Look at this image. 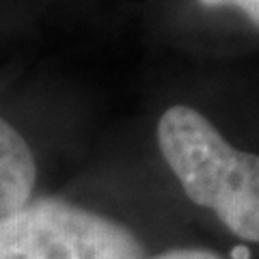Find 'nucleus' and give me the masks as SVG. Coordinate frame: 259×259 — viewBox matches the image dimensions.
<instances>
[{"mask_svg": "<svg viewBox=\"0 0 259 259\" xmlns=\"http://www.w3.org/2000/svg\"><path fill=\"white\" fill-rule=\"evenodd\" d=\"M158 143L192 203L209 207L242 240L259 242V156L227 143L188 106L160 117Z\"/></svg>", "mask_w": 259, "mask_h": 259, "instance_id": "1", "label": "nucleus"}, {"mask_svg": "<svg viewBox=\"0 0 259 259\" xmlns=\"http://www.w3.org/2000/svg\"><path fill=\"white\" fill-rule=\"evenodd\" d=\"M44 259H143L134 233L110 218L56 199L28 203Z\"/></svg>", "mask_w": 259, "mask_h": 259, "instance_id": "2", "label": "nucleus"}, {"mask_svg": "<svg viewBox=\"0 0 259 259\" xmlns=\"http://www.w3.org/2000/svg\"><path fill=\"white\" fill-rule=\"evenodd\" d=\"M37 166L28 143L11 123L0 119V223L30 203Z\"/></svg>", "mask_w": 259, "mask_h": 259, "instance_id": "3", "label": "nucleus"}, {"mask_svg": "<svg viewBox=\"0 0 259 259\" xmlns=\"http://www.w3.org/2000/svg\"><path fill=\"white\" fill-rule=\"evenodd\" d=\"M0 259H44L39 229L28 205L0 223Z\"/></svg>", "mask_w": 259, "mask_h": 259, "instance_id": "4", "label": "nucleus"}, {"mask_svg": "<svg viewBox=\"0 0 259 259\" xmlns=\"http://www.w3.org/2000/svg\"><path fill=\"white\" fill-rule=\"evenodd\" d=\"M205 7H236V9L244 11L248 20L259 28V0H199Z\"/></svg>", "mask_w": 259, "mask_h": 259, "instance_id": "5", "label": "nucleus"}, {"mask_svg": "<svg viewBox=\"0 0 259 259\" xmlns=\"http://www.w3.org/2000/svg\"><path fill=\"white\" fill-rule=\"evenodd\" d=\"M151 259H221V257L205 248H177V250L162 253L158 257H151Z\"/></svg>", "mask_w": 259, "mask_h": 259, "instance_id": "6", "label": "nucleus"}, {"mask_svg": "<svg viewBox=\"0 0 259 259\" xmlns=\"http://www.w3.org/2000/svg\"><path fill=\"white\" fill-rule=\"evenodd\" d=\"M233 255H236V259H248L246 248H236V250H233Z\"/></svg>", "mask_w": 259, "mask_h": 259, "instance_id": "7", "label": "nucleus"}]
</instances>
